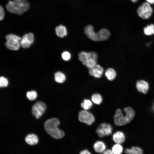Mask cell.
Listing matches in <instances>:
<instances>
[{
    "instance_id": "5b68a950",
    "label": "cell",
    "mask_w": 154,
    "mask_h": 154,
    "mask_svg": "<svg viewBox=\"0 0 154 154\" xmlns=\"http://www.w3.org/2000/svg\"><path fill=\"white\" fill-rule=\"evenodd\" d=\"M153 9L150 4L147 2L143 3L137 9V13L139 16L142 19H147L152 15Z\"/></svg>"
},
{
    "instance_id": "6da1fadb",
    "label": "cell",
    "mask_w": 154,
    "mask_h": 154,
    "mask_svg": "<svg viewBox=\"0 0 154 154\" xmlns=\"http://www.w3.org/2000/svg\"><path fill=\"white\" fill-rule=\"evenodd\" d=\"M125 115L119 108L116 110L114 117L115 124L118 126L125 125L131 122L134 118L135 113L134 110L130 107L123 109Z\"/></svg>"
},
{
    "instance_id": "d4e9b609",
    "label": "cell",
    "mask_w": 154,
    "mask_h": 154,
    "mask_svg": "<svg viewBox=\"0 0 154 154\" xmlns=\"http://www.w3.org/2000/svg\"><path fill=\"white\" fill-rule=\"evenodd\" d=\"M145 34L148 36L154 35V24H151L144 28Z\"/></svg>"
},
{
    "instance_id": "e0dca14e",
    "label": "cell",
    "mask_w": 154,
    "mask_h": 154,
    "mask_svg": "<svg viewBox=\"0 0 154 154\" xmlns=\"http://www.w3.org/2000/svg\"><path fill=\"white\" fill-rule=\"evenodd\" d=\"M25 141L28 144L30 145H34L38 143V138L35 135L30 134L26 136Z\"/></svg>"
},
{
    "instance_id": "e575fe53",
    "label": "cell",
    "mask_w": 154,
    "mask_h": 154,
    "mask_svg": "<svg viewBox=\"0 0 154 154\" xmlns=\"http://www.w3.org/2000/svg\"><path fill=\"white\" fill-rule=\"evenodd\" d=\"M152 108V110H153V111H154V101L153 102Z\"/></svg>"
},
{
    "instance_id": "4316f807",
    "label": "cell",
    "mask_w": 154,
    "mask_h": 154,
    "mask_svg": "<svg viewBox=\"0 0 154 154\" xmlns=\"http://www.w3.org/2000/svg\"><path fill=\"white\" fill-rule=\"evenodd\" d=\"M97 63L96 61L90 58L87 60L85 65L89 69L94 67L97 64Z\"/></svg>"
},
{
    "instance_id": "d6a6232c",
    "label": "cell",
    "mask_w": 154,
    "mask_h": 154,
    "mask_svg": "<svg viewBox=\"0 0 154 154\" xmlns=\"http://www.w3.org/2000/svg\"><path fill=\"white\" fill-rule=\"evenodd\" d=\"M80 154H91V153L87 149H84L81 151Z\"/></svg>"
},
{
    "instance_id": "9a60e30c",
    "label": "cell",
    "mask_w": 154,
    "mask_h": 154,
    "mask_svg": "<svg viewBox=\"0 0 154 154\" xmlns=\"http://www.w3.org/2000/svg\"><path fill=\"white\" fill-rule=\"evenodd\" d=\"M126 154H144L143 149L138 146H132L130 148H126L124 150Z\"/></svg>"
},
{
    "instance_id": "cb8c5ba5",
    "label": "cell",
    "mask_w": 154,
    "mask_h": 154,
    "mask_svg": "<svg viewBox=\"0 0 154 154\" xmlns=\"http://www.w3.org/2000/svg\"><path fill=\"white\" fill-rule=\"evenodd\" d=\"M112 150L114 154H121L124 151L121 144L116 143L113 146Z\"/></svg>"
},
{
    "instance_id": "ba28073f",
    "label": "cell",
    "mask_w": 154,
    "mask_h": 154,
    "mask_svg": "<svg viewBox=\"0 0 154 154\" xmlns=\"http://www.w3.org/2000/svg\"><path fill=\"white\" fill-rule=\"evenodd\" d=\"M46 108V104L41 101H38L34 104L32 107L33 115L38 119L45 112Z\"/></svg>"
},
{
    "instance_id": "5bb4252c",
    "label": "cell",
    "mask_w": 154,
    "mask_h": 154,
    "mask_svg": "<svg viewBox=\"0 0 154 154\" xmlns=\"http://www.w3.org/2000/svg\"><path fill=\"white\" fill-rule=\"evenodd\" d=\"M99 41L107 40L110 35L109 30L105 28H102L97 32Z\"/></svg>"
},
{
    "instance_id": "836d02e7",
    "label": "cell",
    "mask_w": 154,
    "mask_h": 154,
    "mask_svg": "<svg viewBox=\"0 0 154 154\" xmlns=\"http://www.w3.org/2000/svg\"><path fill=\"white\" fill-rule=\"evenodd\" d=\"M147 2L150 4H154V0H146Z\"/></svg>"
},
{
    "instance_id": "1f68e13d",
    "label": "cell",
    "mask_w": 154,
    "mask_h": 154,
    "mask_svg": "<svg viewBox=\"0 0 154 154\" xmlns=\"http://www.w3.org/2000/svg\"><path fill=\"white\" fill-rule=\"evenodd\" d=\"M102 154H114L112 150L110 149H108L106 150L103 152Z\"/></svg>"
},
{
    "instance_id": "ac0fdd59",
    "label": "cell",
    "mask_w": 154,
    "mask_h": 154,
    "mask_svg": "<svg viewBox=\"0 0 154 154\" xmlns=\"http://www.w3.org/2000/svg\"><path fill=\"white\" fill-rule=\"evenodd\" d=\"M55 31L56 35L60 38H63L66 36L67 34L66 27L62 25H60L56 27Z\"/></svg>"
},
{
    "instance_id": "d6986e66",
    "label": "cell",
    "mask_w": 154,
    "mask_h": 154,
    "mask_svg": "<svg viewBox=\"0 0 154 154\" xmlns=\"http://www.w3.org/2000/svg\"><path fill=\"white\" fill-rule=\"evenodd\" d=\"M105 75L109 80L112 81L114 80L116 78V73L114 69L109 68L106 70Z\"/></svg>"
},
{
    "instance_id": "484cf974",
    "label": "cell",
    "mask_w": 154,
    "mask_h": 154,
    "mask_svg": "<svg viewBox=\"0 0 154 154\" xmlns=\"http://www.w3.org/2000/svg\"><path fill=\"white\" fill-rule=\"evenodd\" d=\"M26 96L29 100L33 101L35 100L37 98V92L34 90L28 91L26 93Z\"/></svg>"
},
{
    "instance_id": "f546056e",
    "label": "cell",
    "mask_w": 154,
    "mask_h": 154,
    "mask_svg": "<svg viewBox=\"0 0 154 154\" xmlns=\"http://www.w3.org/2000/svg\"><path fill=\"white\" fill-rule=\"evenodd\" d=\"M90 58L92 59L97 61L98 58V55L95 52L92 51L89 52Z\"/></svg>"
},
{
    "instance_id": "8fae6325",
    "label": "cell",
    "mask_w": 154,
    "mask_h": 154,
    "mask_svg": "<svg viewBox=\"0 0 154 154\" xmlns=\"http://www.w3.org/2000/svg\"><path fill=\"white\" fill-rule=\"evenodd\" d=\"M104 72V69L99 64H97L94 67L89 68V74L96 78L101 77Z\"/></svg>"
},
{
    "instance_id": "30bf717a",
    "label": "cell",
    "mask_w": 154,
    "mask_h": 154,
    "mask_svg": "<svg viewBox=\"0 0 154 154\" xmlns=\"http://www.w3.org/2000/svg\"><path fill=\"white\" fill-rule=\"evenodd\" d=\"M84 32L87 36L92 41H99L97 33L94 31L93 26L91 25H86L84 28Z\"/></svg>"
},
{
    "instance_id": "3957f363",
    "label": "cell",
    "mask_w": 154,
    "mask_h": 154,
    "mask_svg": "<svg viewBox=\"0 0 154 154\" xmlns=\"http://www.w3.org/2000/svg\"><path fill=\"white\" fill-rule=\"evenodd\" d=\"M30 7V4L27 0H13L8 2L6 8L10 13L21 15L28 11Z\"/></svg>"
},
{
    "instance_id": "7c38bea8",
    "label": "cell",
    "mask_w": 154,
    "mask_h": 154,
    "mask_svg": "<svg viewBox=\"0 0 154 154\" xmlns=\"http://www.w3.org/2000/svg\"><path fill=\"white\" fill-rule=\"evenodd\" d=\"M136 86L139 92L144 94L147 93L149 88L148 82L143 80L137 81L136 83Z\"/></svg>"
},
{
    "instance_id": "8992f818",
    "label": "cell",
    "mask_w": 154,
    "mask_h": 154,
    "mask_svg": "<svg viewBox=\"0 0 154 154\" xmlns=\"http://www.w3.org/2000/svg\"><path fill=\"white\" fill-rule=\"evenodd\" d=\"M78 119L80 122L90 125L94 123L95 118L91 112L88 110H82L78 113Z\"/></svg>"
},
{
    "instance_id": "52a82bcc",
    "label": "cell",
    "mask_w": 154,
    "mask_h": 154,
    "mask_svg": "<svg viewBox=\"0 0 154 154\" xmlns=\"http://www.w3.org/2000/svg\"><path fill=\"white\" fill-rule=\"evenodd\" d=\"M112 127L111 124L106 123H101L97 128L96 132L100 137L111 134L112 132Z\"/></svg>"
},
{
    "instance_id": "4fadbf2b",
    "label": "cell",
    "mask_w": 154,
    "mask_h": 154,
    "mask_svg": "<svg viewBox=\"0 0 154 154\" xmlns=\"http://www.w3.org/2000/svg\"><path fill=\"white\" fill-rule=\"evenodd\" d=\"M112 139L115 143L121 144L125 141V136L122 132L118 131L113 134Z\"/></svg>"
},
{
    "instance_id": "7a4b0ae2",
    "label": "cell",
    "mask_w": 154,
    "mask_h": 154,
    "mask_svg": "<svg viewBox=\"0 0 154 154\" xmlns=\"http://www.w3.org/2000/svg\"><path fill=\"white\" fill-rule=\"evenodd\" d=\"M59 119L53 117L47 119L44 123V127L46 132L54 138L58 139L63 138L65 135L64 132L59 129L60 124Z\"/></svg>"
},
{
    "instance_id": "9c48e42d",
    "label": "cell",
    "mask_w": 154,
    "mask_h": 154,
    "mask_svg": "<svg viewBox=\"0 0 154 154\" xmlns=\"http://www.w3.org/2000/svg\"><path fill=\"white\" fill-rule=\"evenodd\" d=\"M34 40V36L33 33H26L21 38L20 41L21 46L23 48H28L33 43Z\"/></svg>"
},
{
    "instance_id": "f1b7e54d",
    "label": "cell",
    "mask_w": 154,
    "mask_h": 154,
    "mask_svg": "<svg viewBox=\"0 0 154 154\" xmlns=\"http://www.w3.org/2000/svg\"><path fill=\"white\" fill-rule=\"evenodd\" d=\"M62 57L64 60L68 61L71 58V55L68 52L64 51L62 53Z\"/></svg>"
},
{
    "instance_id": "ffe728a7",
    "label": "cell",
    "mask_w": 154,
    "mask_h": 154,
    "mask_svg": "<svg viewBox=\"0 0 154 154\" xmlns=\"http://www.w3.org/2000/svg\"><path fill=\"white\" fill-rule=\"evenodd\" d=\"M78 57L79 60L83 65H85L87 60L90 59L89 52H80L78 54Z\"/></svg>"
},
{
    "instance_id": "277c9868",
    "label": "cell",
    "mask_w": 154,
    "mask_h": 154,
    "mask_svg": "<svg viewBox=\"0 0 154 154\" xmlns=\"http://www.w3.org/2000/svg\"><path fill=\"white\" fill-rule=\"evenodd\" d=\"M7 40L5 43L6 47L9 49L12 50H17L20 48V41L21 38L13 34H9L6 36Z\"/></svg>"
},
{
    "instance_id": "d590c367",
    "label": "cell",
    "mask_w": 154,
    "mask_h": 154,
    "mask_svg": "<svg viewBox=\"0 0 154 154\" xmlns=\"http://www.w3.org/2000/svg\"><path fill=\"white\" fill-rule=\"evenodd\" d=\"M133 3H135L137 2L138 0H130Z\"/></svg>"
},
{
    "instance_id": "2e32d148",
    "label": "cell",
    "mask_w": 154,
    "mask_h": 154,
    "mask_svg": "<svg viewBox=\"0 0 154 154\" xmlns=\"http://www.w3.org/2000/svg\"><path fill=\"white\" fill-rule=\"evenodd\" d=\"M93 147L96 153H102L106 150V146L103 141H98L94 143Z\"/></svg>"
},
{
    "instance_id": "603a6c76",
    "label": "cell",
    "mask_w": 154,
    "mask_h": 154,
    "mask_svg": "<svg viewBox=\"0 0 154 154\" xmlns=\"http://www.w3.org/2000/svg\"><path fill=\"white\" fill-rule=\"evenodd\" d=\"M93 102L88 99H85L80 104L81 107L83 110H88L93 106Z\"/></svg>"
},
{
    "instance_id": "83f0119b",
    "label": "cell",
    "mask_w": 154,
    "mask_h": 154,
    "mask_svg": "<svg viewBox=\"0 0 154 154\" xmlns=\"http://www.w3.org/2000/svg\"><path fill=\"white\" fill-rule=\"evenodd\" d=\"M8 84L7 79L3 76H1L0 78V86L1 87H7Z\"/></svg>"
},
{
    "instance_id": "4dcf8cb0",
    "label": "cell",
    "mask_w": 154,
    "mask_h": 154,
    "mask_svg": "<svg viewBox=\"0 0 154 154\" xmlns=\"http://www.w3.org/2000/svg\"><path fill=\"white\" fill-rule=\"evenodd\" d=\"M5 16V13L3 7L0 5V20L1 21L3 19Z\"/></svg>"
},
{
    "instance_id": "44dd1931",
    "label": "cell",
    "mask_w": 154,
    "mask_h": 154,
    "mask_svg": "<svg viewBox=\"0 0 154 154\" xmlns=\"http://www.w3.org/2000/svg\"><path fill=\"white\" fill-rule=\"evenodd\" d=\"M91 100L95 104L98 105L101 104L103 101V98L102 95L99 93H96L93 94L91 97Z\"/></svg>"
},
{
    "instance_id": "7402d4cb",
    "label": "cell",
    "mask_w": 154,
    "mask_h": 154,
    "mask_svg": "<svg viewBox=\"0 0 154 154\" xmlns=\"http://www.w3.org/2000/svg\"><path fill=\"white\" fill-rule=\"evenodd\" d=\"M54 79L56 82L59 83H63L66 80L65 75L60 72H58L54 74Z\"/></svg>"
}]
</instances>
